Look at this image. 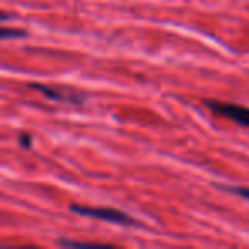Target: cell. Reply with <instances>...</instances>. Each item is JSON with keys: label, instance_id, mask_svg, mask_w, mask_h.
I'll use <instances>...</instances> for the list:
<instances>
[{"label": "cell", "instance_id": "1", "mask_svg": "<svg viewBox=\"0 0 249 249\" xmlns=\"http://www.w3.org/2000/svg\"><path fill=\"white\" fill-rule=\"evenodd\" d=\"M72 212L80 215H87V217H96L103 218L107 222H114V224H123V225H133L135 220L132 217H128L123 212H118L114 208H92V207H79V205H72Z\"/></svg>", "mask_w": 249, "mask_h": 249}, {"label": "cell", "instance_id": "4", "mask_svg": "<svg viewBox=\"0 0 249 249\" xmlns=\"http://www.w3.org/2000/svg\"><path fill=\"white\" fill-rule=\"evenodd\" d=\"M22 36H26V31H22V29L0 28V39H4V38H22Z\"/></svg>", "mask_w": 249, "mask_h": 249}, {"label": "cell", "instance_id": "3", "mask_svg": "<svg viewBox=\"0 0 249 249\" xmlns=\"http://www.w3.org/2000/svg\"><path fill=\"white\" fill-rule=\"evenodd\" d=\"M33 89L39 90L45 96H48L50 99H56V101H69V103H80V97L75 90L70 89H62V87H50L45 84H31Z\"/></svg>", "mask_w": 249, "mask_h": 249}, {"label": "cell", "instance_id": "6", "mask_svg": "<svg viewBox=\"0 0 249 249\" xmlns=\"http://www.w3.org/2000/svg\"><path fill=\"white\" fill-rule=\"evenodd\" d=\"M9 16L7 14H2V12H0V21H4V19H7Z\"/></svg>", "mask_w": 249, "mask_h": 249}, {"label": "cell", "instance_id": "2", "mask_svg": "<svg viewBox=\"0 0 249 249\" xmlns=\"http://www.w3.org/2000/svg\"><path fill=\"white\" fill-rule=\"evenodd\" d=\"M207 106L213 113L225 116L242 126H249V107L239 106V104H229V103H217V101H207Z\"/></svg>", "mask_w": 249, "mask_h": 249}, {"label": "cell", "instance_id": "5", "mask_svg": "<svg viewBox=\"0 0 249 249\" xmlns=\"http://www.w3.org/2000/svg\"><path fill=\"white\" fill-rule=\"evenodd\" d=\"M231 191H234L235 195H239V196H244L249 200V190L248 188H231Z\"/></svg>", "mask_w": 249, "mask_h": 249}]
</instances>
